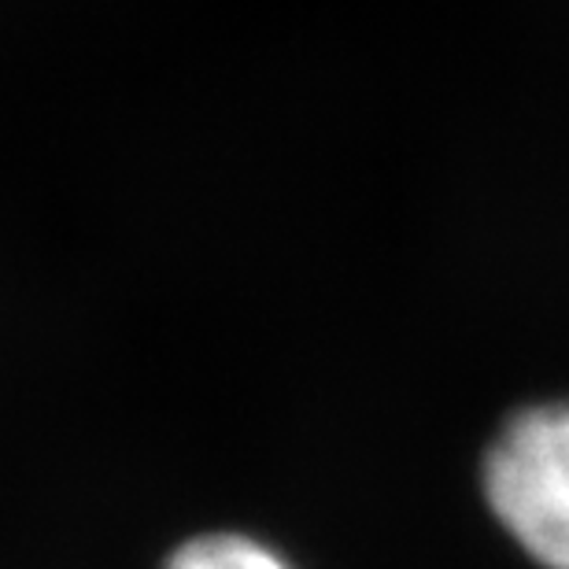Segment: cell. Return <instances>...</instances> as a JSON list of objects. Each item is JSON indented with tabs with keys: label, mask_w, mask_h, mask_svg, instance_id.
Segmentation results:
<instances>
[{
	"label": "cell",
	"mask_w": 569,
	"mask_h": 569,
	"mask_svg": "<svg viewBox=\"0 0 569 569\" xmlns=\"http://www.w3.org/2000/svg\"><path fill=\"white\" fill-rule=\"evenodd\" d=\"M163 569H296L274 543L248 532H200L167 555Z\"/></svg>",
	"instance_id": "cell-2"
},
{
	"label": "cell",
	"mask_w": 569,
	"mask_h": 569,
	"mask_svg": "<svg viewBox=\"0 0 569 569\" xmlns=\"http://www.w3.org/2000/svg\"><path fill=\"white\" fill-rule=\"evenodd\" d=\"M488 515L540 569H569V400L526 403L481 455Z\"/></svg>",
	"instance_id": "cell-1"
}]
</instances>
